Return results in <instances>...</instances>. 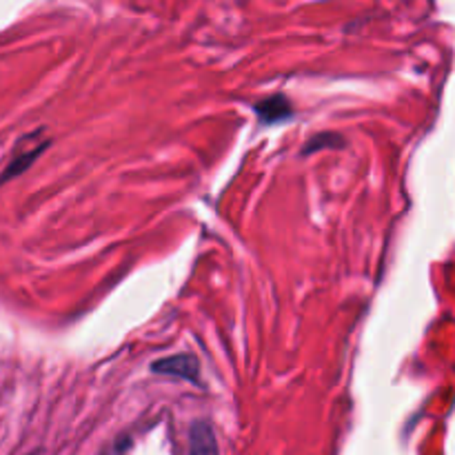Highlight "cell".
I'll return each instance as SVG.
<instances>
[{
  "mask_svg": "<svg viewBox=\"0 0 455 455\" xmlns=\"http://www.w3.org/2000/svg\"><path fill=\"white\" fill-rule=\"evenodd\" d=\"M27 455H40L38 451H34V453H27Z\"/></svg>",
  "mask_w": 455,
  "mask_h": 455,
  "instance_id": "obj_5",
  "label": "cell"
},
{
  "mask_svg": "<svg viewBox=\"0 0 455 455\" xmlns=\"http://www.w3.org/2000/svg\"><path fill=\"white\" fill-rule=\"evenodd\" d=\"M47 145L49 140L43 136V132L29 133V136L22 138V140L18 142L16 149H13L12 160H9V164L4 167L3 176H0V182H7L12 180V178L25 173V169H29L31 164H34V160L47 149Z\"/></svg>",
  "mask_w": 455,
  "mask_h": 455,
  "instance_id": "obj_1",
  "label": "cell"
},
{
  "mask_svg": "<svg viewBox=\"0 0 455 455\" xmlns=\"http://www.w3.org/2000/svg\"><path fill=\"white\" fill-rule=\"evenodd\" d=\"M151 371L163 373V376L182 378V380L198 382V360L196 355L182 354V355H169V358L156 360L151 363Z\"/></svg>",
  "mask_w": 455,
  "mask_h": 455,
  "instance_id": "obj_2",
  "label": "cell"
},
{
  "mask_svg": "<svg viewBox=\"0 0 455 455\" xmlns=\"http://www.w3.org/2000/svg\"><path fill=\"white\" fill-rule=\"evenodd\" d=\"M189 455H220L216 431L207 420L194 422L189 434Z\"/></svg>",
  "mask_w": 455,
  "mask_h": 455,
  "instance_id": "obj_3",
  "label": "cell"
},
{
  "mask_svg": "<svg viewBox=\"0 0 455 455\" xmlns=\"http://www.w3.org/2000/svg\"><path fill=\"white\" fill-rule=\"evenodd\" d=\"M256 109H258V116L262 118V123H275V120H284L289 114H291L287 98H283V96L262 100Z\"/></svg>",
  "mask_w": 455,
  "mask_h": 455,
  "instance_id": "obj_4",
  "label": "cell"
}]
</instances>
